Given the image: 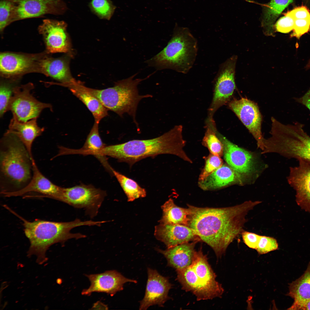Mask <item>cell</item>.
Here are the masks:
<instances>
[{
	"mask_svg": "<svg viewBox=\"0 0 310 310\" xmlns=\"http://www.w3.org/2000/svg\"><path fill=\"white\" fill-rule=\"evenodd\" d=\"M261 202L246 201L235 206L220 208L189 204L188 226L220 257L235 239L241 234L248 213Z\"/></svg>",
	"mask_w": 310,
	"mask_h": 310,
	"instance_id": "6da1fadb",
	"label": "cell"
},
{
	"mask_svg": "<svg viewBox=\"0 0 310 310\" xmlns=\"http://www.w3.org/2000/svg\"><path fill=\"white\" fill-rule=\"evenodd\" d=\"M183 127L177 125L158 137L148 140H134L119 144L106 146L102 154L125 162L131 166L136 162L149 157L171 154L192 163L184 150L186 142L183 138Z\"/></svg>",
	"mask_w": 310,
	"mask_h": 310,
	"instance_id": "7a4b0ae2",
	"label": "cell"
},
{
	"mask_svg": "<svg viewBox=\"0 0 310 310\" xmlns=\"http://www.w3.org/2000/svg\"><path fill=\"white\" fill-rule=\"evenodd\" d=\"M10 211L23 222L25 234L30 242L28 255H35L37 262L39 264L46 261V252L53 245L57 243H64L70 239H78L86 237L79 233L71 232L72 229L82 226H99L100 224L99 221H82L79 219L63 222L38 219L31 222L11 210Z\"/></svg>",
	"mask_w": 310,
	"mask_h": 310,
	"instance_id": "3957f363",
	"label": "cell"
},
{
	"mask_svg": "<svg viewBox=\"0 0 310 310\" xmlns=\"http://www.w3.org/2000/svg\"><path fill=\"white\" fill-rule=\"evenodd\" d=\"M33 159L19 138L7 131L0 140L1 193L19 190L28 183Z\"/></svg>",
	"mask_w": 310,
	"mask_h": 310,
	"instance_id": "277c9868",
	"label": "cell"
},
{
	"mask_svg": "<svg viewBox=\"0 0 310 310\" xmlns=\"http://www.w3.org/2000/svg\"><path fill=\"white\" fill-rule=\"evenodd\" d=\"M197 51V40L189 29L176 24L167 45L147 63L158 69H170L186 74L192 67Z\"/></svg>",
	"mask_w": 310,
	"mask_h": 310,
	"instance_id": "5b68a950",
	"label": "cell"
},
{
	"mask_svg": "<svg viewBox=\"0 0 310 310\" xmlns=\"http://www.w3.org/2000/svg\"><path fill=\"white\" fill-rule=\"evenodd\" d=\"M271 119V136L264 139L262 153L275 152L310 162V137L304 131L303 124L297 122L284 124L273 117Z\"/></svg>",
	"mask_w": 310,
	"mask_h": 310,
	"instance_id": "8992f818",
	"label": "cell"
},
{
	"mask_svg": "<svg viewBox=\"0 0 310 310\" xmlns=\"http://www.w3.org/2000/svg\"><path fill=\"white\" fill-rule=\"evenodd\" d=\"M177 280L182 289L194 294L198 301L220 298L224 292L216 280V275L209 264L207 256L201 248L196 251L191 264L176 271Z\"/></svg>",
	"mask_w": 310,
	"mask_h": 310,
	"instance_id": "52a82bcc",
	"label": "cell"
},
{
	"mask_svg": "<svg viewBox=\"0 0 310 310\" xmlns=\"http://www.w3.org/2000/svg\"><path fill=\"white\" fill-rule=\"evenodd\" d=\"M136 74L118 81L114 86L99 90L87 87L82 83V87L96 97L108 110L113 111L122 117L125 113L131 116L138 128L136 120V111L139 102L143 98L151 97L150 94L140 95L137 86L144 79H133Z\"/></svg>",
	"mask_w": 310,
	"mask_h": 310,
	"instance_id": "ba28073f",
	"label": "cell"
},
{
	"mask_svg": "<svg viewBox=\"0 0 310 310\" xmlns=\"http://www.w3.org/2000/svg\"><path fill=\"white\" fill-rule=\"evenodd\" d=\"M106 195L105 191L83 184L70 187H62L58 201L74 208H83L93 218L96 216Z\"/></svg>",
	"mask_w": 310,
	"mask_h": 310,
	"instance_id": "9c48e42d",
	"label": "cell"
},
{
	"mask_svg": "<svg viewBox=\"0 0 310 310\" xmlns=\"http://www.w3.org/2000/svg\"><path fill=\"white\" fill-rule=\"evenodd\" d=\"M34 87L32 83H29L18 85L14 89L8 111L11 112L13 117L19 121L26 122L37 119L45 108L53 110L51 104L41 102L33 96L31 91Z\"/></svg>",
	"mask_w": 310,
	"mask_h": 310,
	"instance_id": "30bf717a",
	"label": "cell"
},
{
	"mask_svg": "<svg viewBox=\"0 0 310 310\" xmlns=\"http://www.w3.org/2000/svg\"><path fill=\"white\" fill-rule=\"evenodd\" d=\"M237 57L233 56L221 64L215 77L212 101L209 109V118L230 100L236 88L235 76Z\"/></svg>",
	"mask_w": 310,
	"mask_h": 310,
	"instance_id": "8fae6325",
	"label": "cell"
},
{
	"mask_svg": "<svg viewBox=\"0 0 310 310\" xmlns=\"http://www.w3.org/2000/svg\"><path fill=\"white\" fill-rule=\"evenodd\" d=\"M43 53H1V76L2 78L19 80L26 73H37L39 61Z\"/></svg>",
	"mask_w": 310,
	"mask_h": 310,
	"instance_id": "7c38bea8",
	"label": "cell"
},
{
	"mask_svg": "<svg viewBox=\"0 0 310 310\" xmlns=\"http://www.w3.org/2000/svg\"><path fill=\"white\" fill-rule=\"evenodd\" d=\"M228 106L252 134L257 142V146L263 151L264 138L261 131L262 117L259 108L254 102L243 98L233 99Z\"/></svg>",
	"mask_w": 310,
	"mask_h": 310,
	"instance_id": "4fadbf2b",
	"label": "cell"
},
{
	"mask_svg": "<svg viewBox=\"0 0 310 310\" xmlns=\"http://www.w3.org/2000/svg\"><path fill=\"white\" fill-rule=\"evenodd\" d=\"M63 21L46 19L39 26L38 31L42 36L48 53L71 52V43Z\"/></svg>",
	"mask_w": 310,
	"mask_h": 310,
	"instance_id": "5bb4252c",
	"label": "cell"
},
{
	"mask_svg": "<svg viewBox=\"0 0 310 310\" xmlns=\"http://www.w3.org/2000/svg\"><path fill=\"white\" fill-rule=\"evenodd\" d=\"M13 1L15 4L13 22L39 17L46 14H62L67 8L61 0Z\"/></svg>",
	"mask_w": 310,
	"mask_h": 310,
	"instance_id": "9a60e30c",
	"label": "cell"
},
{
	"mask_svg": "<svg viewBox=\"0 0 310 310\" xmlns=\"http://www.w3.org/2000/svg\"><path fill=\"white\" fill-rule=\"evenodd\" d=\"M216 134L222 144L223 155L227 164L245 179L255 170V160L253 155L231 142L217 130Z\"/></svg>",
	"mask_w": 310,
	"mask_h": 310,
	"instance_id": "2e32d148",
	"label": "cell"
},
{
	"mask_svg": "<svg viewBox=\"0 0 310 310\" xmlns=\"http://www.w3.org/2000/svg\"><path fill=\"white\" fill-rule=\"evenodd\" d=\"M49 54L46 51L44 52L39 59L38 73H42L60 82H50V85L65 87L74 83L76 80L71 75L69 66L72 56L71 52L61 57L55 58L50 56Z\"/></svg>",
	"mask_w": 310,
	"mask_h": 310,
	"instance_id": "e0dca14e",
	"label": "cell"
},
{
	"mask_svg": "<svg viewBox=\"0 0 310 310\" xmlns=\"http://www.w3.org/2000/svg\"><path fill=\"white\" fill-rule=\"evenodd\" d=\"M298 159L299 165L290 168L287 180L295 191L297 204L310 213V162L303 159Z\"/></svg>",
	"mask_w": 310,
	"mask_h": 310,
	"instance_id": "ac0fdd59",
	"label": "cell"
},
{
	"mask_svg": "<svg viewBox=\"0 0 310 310\" xmlns=\"http://www.w3.org/2000/svg\"><path fill=\"white\" fill-rule=\"evenodd\" d=\"M148 279L145 295L140 302V309L146 310L157 305L163 306L170 297L168 293L172 285L167 278L160 275L155 270L148 268Z\"/></svg>",
	"mask_w": 310,
	"mask_h": 310,
	"instance_id": "d6986e66",
	"label": "cell"
},
{
	"mask_svg": "<svg viewBox=\"0 0 310 310\" xmlns=\"http://www.w3.org/2000/svg\"><path fill=\"white\" fill-rule=\"evenodd\" d=\"M90 285L83 290V295H90L93 292H104L113 296L122 290L124 284L127 282L136 283L135 280L127 278L115 270L107 271L98 274L86 275Z\"/></svg>",
	"mask_w": 310,
	"mask_h": 310,
	"instance_id": "ffe728a7",
	"label": "cell"
},
{
	"mask_svg": "<svg viewBox=\"0 0 310 310\" xmlns=\"http://www.w3.org/2000/svg\"><path fill=\"white\" fill-rule=\"evenodd\" d=\"M32 177L26 186L16 191L2 194L5 197H11L22 196L28 193L34 192L41 194V197L58 200L62 187L53 183L41 173L34 159L32 160Z\"/></svg>",
	"mask_w": 310,
	"mask_h": 310,
	"instance_id": "44dd1931",
	"label": "cell"
},
{
	"mask_svg": "<svg viewBox=\"0 0 310 310\" xmlns=\"http://www.w3.org/2000/svg\"><path fill=\"white\" fill-rule=\"evenodd\" d=\"M154 235L156 238L163 243L167 248L190 241L200 240L192 228L179 224H160L155 227Z\"/></svg>",
	"mask_w": 310,
	"mask_h": 310,
	"instance_id": "7402d4cb",
	"label": "cell"
},
{
	"mask_svg": "<svg viewBox=\"0 0 310 310\" xmlns=\"http://www.w3.org/2000/svg\"><path fill=\"white\" fill-rule=\"evenodd\" d=\"M197 241L187 242L167 248L165 250L157 249L166 259L168 266L176 270H182L190 266L193 261Z\"/></svg>",
	"mask_w": 310,
	"mask_h": 310,
	"instance_id": "603a6c76",
	"label": "cell"
},
{
	"mask_svg": "<svg viewBox=\"0 0 310 310\" xmlns=\"http://www.w3.org/2000/svg\"><path fill=\"white\" fill-rule=\"evenodd\" d=\"M244 180L228 165L223 164L202 181H199V187L204 191L221 189L235 183L242 184Z\"/></svg>",
	"mask_w": 310,
	"mask_h": 310,
	"instance_id": "cb8c5ba5",
	"label": "cell"
},
{
	"mask_svg": "<svg viewBox=\"0 0 310 310\" xmlns=\"http://www.w3.org/2000/svg\"><path fill=\"white\" fill-rule=\"evenodd\" d=\"M37 119H34L27 121L22 122L13 117L10 121L7 130L19 138L32 157L33 143L37 137L41 135L44 130V127L38 126Z\"/></svg>",
	"mask_w": 310,
	"mask_h": 310,
	"instance_id": "d4e9b609",
	"label": "cell"
},
{
	"mask_svg": "<svg viewBox=\"0 0 310 310\" xmlns=\"http://www.w3.org/2000/svg\"><path fill=\"white\" fill-rule=\"evenodd\" d=\"M286 295L294 300L288 309L299 310L305 302L310 299V261L304 273L299 278L289 284Z\"/></svg>",
	"mask_w": 310,
	"mask_h": 310,
	"instance_id": "484cf974",
	"label": "cell"
},
{
	"mask_svg": "<svg viewBox=\"0 0 310 310\" xmlns=\"http://www.w3.org/2000/svg\"><path fill=\"white\" fill-rule=\"evenodd\" d=\"M99 124L94 122L83 147L80 149L75 150V152H73V154L75 152V154L94 155L108 171L111 167L108 164L106 156L102 154V150L106 145L103 143L100 136Z\"/></svg>",
	"mask_w": 310,
	"mask_h": 310,
	"instance_id": "4316f807",
	"label": "cell"
},
{
	"mask_svg": "<svg viewBox=\"0 0 310 310\" xmlns=\"http://www.w3.org/2000/svg\"><path fill=\"white\" fill-rule=\"evenodd\" d=\"M81 83L76 81L66 87L85 104L92 114L95 122L99 123L102 119L108 115V110L96 97L84 89Z\"/></svg>",
	"mask_w": 310,
	"mask_h": 310,
	"instance_id": "83f0119b",
	"label": "cell"
},
{
	"mask_svg": "<svg viewBox=\"0 0 310 310\" xmlns=\"http://www.w3.org/2000/svg\"><path fill=\"white\" fill-rule=\"evenodd\" d=\"M163 215L159 220L160 224H179L188 226L189 220V209L179 207L173 200L170 198L161 206Z\"/></svg>",
	"mask_w": 310,
	"mask_h": 310,
	"instance_id": "f1b7e54d",
	"label": "cell"
},
{
	"mask_svg": "<svg viewBox=\"0 0 310 310\" xmlns=\"http://www.w3.org/2000/svg\"><path fill=\"white\" fill-rule=\"evenodd\" d=\"M293 0H271L264 10L262 26L264 32L268 36L274 34V22L282 12Z\"/></svg>",
	"mask_w": 310,
	"mask_h": 310,
	"instance_id": "f546056e",
	"label": "cell"
},
{
	"mask_svg": "<svg viewBox=\"0 0 310 310\" xmlns=\"http://www.w3.org/2000/svg\"><path fill=\"white\" fill-rule=\"evenodd\" d=\"M207 122L202 144L208 149L211 154L221 157L223 155V146L217 135L215 121L213 118H208Z\"/></svg>",
	"mask_w": 310,
	"mask_h": 310,
	"instance_id": "4dcf8cb0",
	"label": "cell"
},
{
	"mask_svg": "<svg viewBox=\"0 0 310 310\" xmlns=\"http://www.w3.org/2000/svg\"><path fill=\"white\" fill-rule=\"evenodd\" d=\"M112 173L126 195L128 201H133L139 198L146 197V190L135 181L113 169Z\"/></svg>",
	"mask_w": 310,
	"mask_h": 310,
	"instance_id": "1f68e13d",
	"label": "cell"
},
{
	"mask_svg": "<svg viewBox=\"0 0 310 310\" xmlns=\"http://www.w3.org/2000/svg\"><path fill=\"white\" fill-rule=\"evenodd\" d=\"M19 80L2 78L0 84V117H3L8 111L15 88Z\"/></svg>",
	"mask_w": 310,
	"mask_h": 310,
	"instance_id": "d6a6232c",
	"label": "cell"
},
{
	"mask_svg": "<svg viewBox=\"0 0 310 310\" xmlns=\"http://www.w3.org/2000/svg\"><path fill=\"white\" fill-rule=\"evenodd\" d=\"M89 7L91 11L99 18L107 20L111 18L116 8L111 0H91Z\"/></svg>",
	"mask_w": 310,
	"mask_h": 310,
	"instance_id": "836d02e7",
	"label": "cell"
},
{
	"mask_svg": "<svg viewBox=\"0 0 310 310\" xmlns=\"http://www.w3.org/2000/svg\"><path fill=\"white\" fill-rule=\"evenodd\" d=\"M15 4L13 0H2L0 2V30L13 22Z\"/></svg>",
	"mask_w": 310,
	"mask_h": 310,
	"instance_id": "e575fe53",
	"label": "cell"
},
{
	"mask_svg": "<svg viewBox=\"0 0 310 310\" xmlns=\"http://www.w3.org/2000/svg\"><path fill=\"white\" fill-rule=\"evenodd\" d=\"M223 164V161L220 157L210 154L206 159L205 166L199 175V181L204 180Z\"/></svg>",
	"mask_w": 310,
	"mask_h": 310,
	"instance_id": "d590c367",
	"label": "cell"
},
{
	"mask_svg": "<svg viewBox=\"0 0 310 310\" xmlns=\"http://www.w3.org/2000/svg\"><path fill=\"white\" fill-rule=\"evenodd\" d=\"M295 18L290 11L279 19L274 26L276 30L283 33H288L293 30Z\"/></svg>",
	"mask_w": 310,
	"mask_h": 310,
	"instance_id": "8d00e7d4",
	"label": "cell"
},
{
	"mask_svg": "<svg viewBox=\"0 0 310 310\" xmlns=\"http://www.w3.org/2000/svg\"><path fill=\"white\" fill-rule=\"evenodd\" d=\"M278 245L276 240L272 237L260 235L257 247L255 249L259 254H263L277 250Z\"/></svg>",
	"mask_w": 310,
	"mask_h": 310,
	"instance_id": "74e56055",
	"label": "cell"
},
{
	"mask_svg": "<svg viewBox=\"0 0 310 310\" xmlns=\"http://www.w3.org/2000/svg\"><path fill=\"white\" fill-rule=\"evenodd\" d=\"M310 29V18L295 19L294 28L290 37L299 39L303 35L308 32Z\"/></svg>",
	"mask_w": 310,
	"mask_h": 310,
	"instance_id": "f35d334b",
	"label": "cell"
},
{
	"mask_svg": "<svg viewBox=\"0 0 310 310\" xmlns=\"http://www.w3.org/2000/svg\"><path fill=\"white\" fill-rule=\"evenodd\" d=\"M241 235L245 244L249 248L255 249L259 242L260 235L245 230L242 232Z\"/></svg>",
	"mask_w": 310,
	"mask_h": 310,
	"instance_id": "ab89813d",
	"label": "cell"
},
{
	"mask_svg": "<svg viewBox=\"0 0 310 310\" xmlns=\"http://www.w3.org/2000/svg\"><path fill=\"white\" fill-rule=\"evenodd\" d=\"M290 11L295 19L310 18V12L305 6L296 7Z\"/></svg>",
	"mask_w": 310,
	"mask_h": 310,
	"instance_id": "60d3db41",
	"label": "cell"
},
{
	"mask_svg": "<svg viewBox=\"0 0 310 310\" xmlns=\"http://www.w3.org/2000/svg\"><path fill=\"white\" fill-rule=\"evenodd\" d=\"M295 101L307 108L310 111V87L303 96L299 97H294Z\"/></svg>",
	"mask_w": 310,
	"mask_h": 310,
	"instance_id": "b9f144b4",
	"label": "cell"
},
{
	"mask_svg": "<svg viewBox=\"0 0 310 310\" xmlns=\"http://www.w3.org/2000/svg\"><path fill=\"white\" fill-rule=\"evenodd\" d=\"M299 310H310V299L301 305Z\"/></svg>",
	"mask_w": 310,
	"mask_h": 310,
	"instance_id": "7bdbcfd3",
	"label": "cell"
}]
</instances>
